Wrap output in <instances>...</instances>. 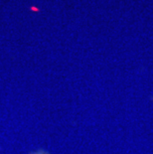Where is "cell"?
Listing matches in <instances>:
<instances>
[{
  "instance_id": "obj_1",
  "label": "cell",
  "mask_w": 153,
  "mask_h": 154,
  "mask_svg": "<svg viewBox=\"0 0 153 154\" xmlns=\"http://www.w3.org/2000/svg\"><path fill=\"white\" fill-rule=\"evenodd\" d=\"M29 154H50V152H48V151H46V150H44V149H38V150H36V151H34V152H30Z\"/></svg>"
}]
</instances>
